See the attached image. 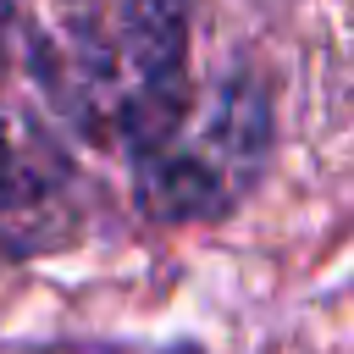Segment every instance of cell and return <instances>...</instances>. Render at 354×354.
<instances>
[{"label": "cell", "mask_w": 354, "mask_h": 354, "mask_svg": "<svg viewBox=\"0 0 354 354\" xmlns=\"http://www.w3.org/2000/svg\"><path fill=\"white\" fill-rule=\"evenodd\" d=\"M271 149L266 94L249 83L216 88V100L149 155L138 160V199L155 221H210L232 210L260 177Z\"/></svg>", "instance_id": "cell-3"}, {"label": "cell", "mask_w": 354, "mask_h": 354, "mask_svg": "<svg viewBox=\"0 0 354 354\" xmlns=\"http://www.w3.org/2000/svg\"><path fill=\"white\" fill-rule=\"evenodd\" d=\"M55 83L77 138L149 160L188 122V0H55Z\"/></svg>", "instance_id": "cell-1"}, {"label": "cell", "mask_w": 354, "mask_h": 354, "mask_svg": "<svg viewBox=\"0 0 354 354\" xmlns=\"http://www.w3.org/2000/svg\"><path fill=\"white\" fill-rule=\"evenodd\" d=\"M66 105L55 83V50L22 11L0 0V216L44 221L72 188Z\"/></svg>", "instance_id": "cell-2"}]
</instances>
